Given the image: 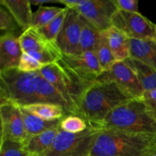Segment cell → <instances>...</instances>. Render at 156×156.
Segmentation results:
<instances>
[{"mask_svg":"<svg viewBox=\"0 0 156 156\" xmlns=\"http://www.w3.org/2000/svg\"><path fill=\"white\" fill-rule=\"evenodd\" d=\"M105 32L116 61L123 62L130 57V44L129 38L123 32L113 26Z\"/></svg>","mask_w":156,"mask_h":156,"instance_id":"e0dca14e","label":"cell"},{"mask_svg":"<svg viewBox=\"0 0 156 156\" xmlns=\"http://www.w3.org/2000/svg\"><path fill=\"white\" fill-rule=\"evenodd\" d=\"M62 59L78 77L91 85L102 74L103 69L95 52H84L77 55H62Z\"/></svg>","mask_w":156,"mask_h":156,"instance_id":"4fadbf2b","label":"cell"},{"mask_svg":"<svg viewBox=\"0 0 156 156\" xmlns=\"http://www.w3.org/2000/svg\"><path fill=\"white\" fill-rule=\"evenodd\" d=\"M59 127L62 130L71 133H79L83 132L88 125L82 117L77 115H69L62 119Z\"/></svg>","mask_w":156,"mask_h":156,"instance_id":"4316f807","label":"cell"},{"mask_svg":"<svg viewBox=\"0 0 156 156\" xmlns=\"http://www.w3.org/2000/svg\"><path fill=\"white\" fill-rule=\"evenodd\" d=\"M21 108H24L34 115L47 121L60 120L69 116L68 113L62 106L53 104L37 103Z\"/></svg>","mask_w":156,"mask_h":156,"instance_id":"44dd1931","label":"cell"},{"mask_svg":"<svg viewBox=\"0 0 156 156\" xmlns=\"http://www.w3.org/2000/svg\"><path fill=\"white\" fill-rule=\"evenodd\" d=\"M155 41H156V27H155Z\"/></svg>","mask_w":156,"mask_h":156,"instance_id":"e575fe53","label":"cell"},{"mask_svg":"<svg viewBox=\"0 0 156 156\" xmlns=\"http://www.w3.org/2000/svg\"><path fill=\"white\" fill-rule=\"evenodd\" d=\"M66 13L67 8H65L63 11L59 13L54 19L52 20L48 24L37 29V30L49 41L56 43V38L62 28Z\"/></svg>","mask_w":156,"mask_h":156,"instance_id":"d4e9b609","label":"cell"},{"mask_svg":"<svg viewBox=\"0 0 156 156\" xmlns=\"http://www.w3.org/2000/svg\"><path fill=\"white\" fill-rule=\"evenodd\" d=\"M130 57L140 60L156 70V41L152 40L129 39Z\"/></svg>","mask_w":156,"mask_h":156,"instance_id":"9a60e30c","label":"cell"},{"mask_svg":"<svg viewBox=\"0 0 156 156\" xmlns=\"http://www.w3.org/2000/svg\"><path fill=\"white\" fill-rule=\"evenodd\" d=\"M124 62L137 75L145 91L156 89V70L133 58H128Z\"/></svg>","mask_w":156,"mask_h":156,"instance_id":"ffe728a7","label":"cell"},{"mask_svg":"<svg viewBox=\"0 0 156 156\" xmlns=\"http://www.w3.org/2000/svg\"><path fill=\"white\" fill-rule=\"evenodd\" d=\"M0 156H30L24 144L12 140H4L0 145Z\"/></svg>","mask_w":156,"mask_h":156,"instance_id":"83f0119b","label":"cell"},{"mask_svg":"<svg viewBox=\"0 0 156 156\" xmlns=\"http://www.w3.org/2000/svg\"><path fill=\"white\" fill-rule=\"evenodd\" d=\"M112 26L123 32L129 39H155L156 24L140 13L118 9L113 16Z\"/></svg>","mask_w":156,"mask_h":156,"instance_id":"ba28073f","label":"cell"},{"mask_svg":"<svg viewBox=\"0 0 156 156\" xmlns=\"http://www.w3.org/2000/svg\"><path fill=\"white\" fill-rule=\"evenodd\" d=\"M19 36L5 33L0 37V71L18 68L23 54Z\"/></svg>","mask_w":156,"mask_h":156,"instance_id":"5bb4252c","label":"cell"},{"mask_svg":"<svg viewBox=\"0 0 156 156\" xmlns=\"http://www.w3.org/2000/svg\"><path fill=\"white\" fill-rule=\"evenodd\" d=\"M149 156H156V149H155V150L154 151V152H152V153L151 154V155H149Z\"/></svg>","mask_w":156,"mask_h":156,"instance_id":"836d02e7","label":"cell"},{"mask_svg":"<svg viewBox=\"0 0 156 156\" xmlns=\"http://www.w3.org/2000/svg\"><path fill=\"white\" fill-rule=\"evenodd\" d=\"M82 18L77 10L67 8L63 24L56 41V46L62 55L70 56L82 53L80 47Z\"/></svg>","mask_w":156,"mask_h":156,"instance_id":"30bf717a","label":"cell"},{"mask_svg":"<svg viewBox=\"0 0 156 156\" xmlns=\"http://www.w3.org/2000/svg\"><path fill=\"white\" fill-rule=\"evenodd\" d=\"M118 9L129 12H139L138 0H114Z\"/></svg>","mask_w":156,"mask_h":156,"instance_id":"4dcf8cb0","label":"cell"},{"mask_svg":"<svg viewBox=\"0 0 156 156\" xmlns=\"http://www.w3.org/2000/svg\"><path fill=\"white\" fill-rule=\"evenodd\" d=\"M98 62L104 72L108 71L117 62L113 52L110 47L106 32L101 33L100 41L95 50Z\"/></svg>","mask_w":156,"mask_h":156,"instance_id":"603a6c76","label":"cell"},{"mask_svg":"<svg viewBox=\"0 0 156 156\" xmlns=\"http://www.w3.org/2000/svg\"><path fill=\"white\" fill-rule=\"evenodd\" d=\"M30 4L32 5H38L40 6H42L43 4H45V3H50V2H57L58 1H52V0H31L30 1Z\"/></svg>","mask_w":156,"mask_h":156,"instance_id":"d6a6232c","label":"cell"},{"mask_svg":"<svg viewBox=\"0 0 156 156\" xmlns=\"http://www.w3.org/2000/svg\"><path fill=\"white\" fill-rule=\"evenodd\" d=\"M38 72L60 93L68 104L72 115H77L84 94L91 85L81 80L62 59L44 66Z\"/></svg>","mask_w":156,"mask_h":156,"instance_id":"5b68a950","label":"cell"},{"mask_svg":"<svg viewBox=\"0 0 156 156\" xmlns=\"http://www.w3.org/2000/svg\"><path fill=\"white\" fill-rule=\"evenodd\" d=\"M63 9L57 7L40 6L39 9L33 13L30 27L39 29L44 27L61 13Z\"/></svg>","mask_w":156,"mask_h":156,"instance_id":"cb8c5ba5","label":"cell"},{"mask_svg":"<svg viewBox=\"0 0 156 156\" xmlns=\"http://www.w3.org/2000/svg\"><path fill=\"white\" fill-rule=\"evenodd\" d=\"M83 0H59L58 3H61L66 5V8L69 9H76L77 6L80 5Z\"/></svg>","mask_w":156,"mask_h":156,"instance_id":"1f68e13d","label":"cell"},{"mask_svg":"<svg viewBox=\"0 0 156 156\" xmlns=\"http://www.w3.org/2000/svg\"><path fill=\"white\" fill-rule=\"evenodd\" d=\"M1 142L12 140L24 144L28 139L20 107L11 102L0 103Z\"/></svg>","mask_w":156,"mask_h":156,"instance_id":"8fae6325","label":"cell"},{"mask_svg":"<svg viewBox=\"0 0 156 156\" xmlns=\"http://www.w3.org/2000/svg\"><path fill=\"white\" fill-rule=\"evenodd\" d=\"M0 5L5 6L12 14L22 31L30 27L33 13L30 1L27 0H1Z\"/></svg>","mask_w":156,"mask_h":156,"instance_id":"2e32d148","label":"cell"},{"mask_svg":"<svg viewBox=\"0 0 156 156\" xmlns=\"http://www.w3.org/2000/svg\"><path fill=\"white\" fill-rule=\"evenodd\" d=\"M19 41L23 52L44 66L58 62L62 57V53L56 43L49 41L37 29L34 27H30L23 32Z\"/></svg>","mask_w":156,"mask_h":156,"instance_id":"52a82bcc","label":"cell"},{"mask_svg":"<svg viewBox=\"0 0 156 156\" xmlns=\"http://www.w3.org/2000/svg\"><path fill=\"white\" fill-rule=\"evenodd\" d=\"M20 110L24 120V126L28 138L50 130L53 128L59 127L62 120V119H60V120L47 121L34 115L33 114L21 107H20Z\"/></svg>","mask_w":156,"mask_h":156,"instance_id":"d6986e66","label":"cell"},{"mask_svg":"<svg viewBox=\"0 0 156 156\" xmlns=\"http://www.w3.org/2000/svg\"><path fill=\"white\" fill-rule=\"evenodd\" d=\"M90 156H91V155H90Z\"/></svg>","mask_w":156,"mask_h":156,"instance_id":"d590c367","label":"cell"},{"mask_svg":"<svg viewBox=\"0 0 156 156\" xmlns=\"http://www.w3.org/2000/svg\"><path fill=\"white\" fill-rule=\"evenodd\" d=\"M43 66H44V65L38 62L37 59H35L34 58L30 56L27 53L23 52L18 69L22 72L30 73V72L38 71Z\"/></svg>","mask_w":156,"mask_h":156,"instance_id":"f1b7e54d","label":"cell"},{"mask_svg":"<svg viewBox=\"0 0 156 156\" xmlns=\"http://www.w3.org/2000/svg\"><path fill=\"white\" fill-rule=\"evenodd\" d=\"M96 81H113L132 99L140 100L145 92L137 75L124 61L116 62Z\"/></svg>","mask_w":156,"mask_h":156,"instance_id":"7c38bea8","label":"cell"},{"mask_svg":"<svg viewBox=\"0 0 156 156\" xmlns=\"http://www.w3.org/2000/svg\"><path fill=\"white\" fill-rule=\"evenodd\" d=\"M0 30L4 34L11 33L21 36L18 33H23L22 30L20 27L19 24L14 18L12 14L9 12L5 6H0Z\"/></svg>","mask_w":156,"mask_h":156,"instance_id":"484cf974","label":"cell"},{"mask_svg":"<svg viewBox=\"0 0 156 156\" xmlns=\"http://www.w3.org/2000/svg\"><path fill=\"white\" fill-rule=\"evenodd\" d=\"M101 33L93 24L82 18V31L80 37V47L82 53L95 52L100 41Z\"/></svg>","mask_w":156,"mask_h":156,"instance_id":"7402d4cb","label":"cell"},{"mask_svg":"<svg viewBox=\"0 0 156 156\" xmlns=\"http://www.w3.org/2000/svg\"><path fill=\"white\" fill-rule=\"evenodd\" d=\"M142 100L146 104L151 115L156 120V89L145 91Z\"/></svg>","mask_w":156,"mask_h":156,"instance_id":"f546056e","label":"cell"},{"mask_svg":"<svg viewBox=\"0 0 156 156\" xmlns=\"http://www.w3.org/2000/svg\"><path fill=\"white\" fill-rule=\"evenodd\" d=\"M60 127H56L38 135L29 137L24 146L30 156H42L53 144Z\"/></svg>","mask_w":156,"mask_h":156,"instance_id":"ac0fdd59","label":"cell"},{"mask_svg":"<svg viewBox=\"0 0 156 156\" xmlns=\"http://www.w3.org/2000/svg\"><path fill=\"white\" fill-rule=\"evenodd\" d=\"M75 9L101 32H104L112 27L113 16L118 8L114 0H83Z\"/></svg>","mask_w":156,"mask_h":156,"instance_id":"9c48e42d","label":"cell"},{"mask_svg":"<svg viewBox=\"0 0 156 156\" xmlns=\"http://www.w3.org/2000/svg\"><path fill=\"white\" fill-rule=\"evenodd\" d=\"M130 100L132 98L113 81H96L84 94L77 116L93 127L115 108Z\"/></svg>","mask_w":156,"mask_h":156,"instance_id":"7a4b0ae2","label":"cell"},{"mask_svg":"<svg viewBox=\"0 0 156 156\" xmlns=\"http://www.w3.org/2000/svg\"><path fill=\"white\" fill-rule=\"evenodd\" d=\"M100 131L91 126L79 133L60 129L52 146L42 156H90Z\"/></svg>","mask_w":156,"mask_h":156,"instance_id":"8992f818","label":"cell"},{"mask_svg":"<svg viewBox=\"0 0 156 156\" xmlns=\"http://www.w3.org/2000/svg\"><path fill=\"white\" fill-rule=\"evenodd\" d=\"M0 103L11 102L19 107L37 103L62 106L69 115V107L60 93L38 71L25 73L18 68L0 71Z\"/></svg>","mask_w":156,"mask_h":156,"instance_id":"6da1fadb","label":"cell"},{"mask_svg":"<svg viewBox=\"0 0 156 156\" xmlns=\"http://www.w3.org/2000/svg\"><path fill=\"white\" fill-rule=\"evenodd\" d=\"M156 149V136L101 129L91 156H149Z\"/></svg>","mask_w":156,"mask_h":156,"instance_id":"3957f363","label":"cell"},{"mask_svg":"<svg viewBox=\"0 0 156 156\" xmlns=\"http://www.w3.org/2000/svg\"><path fill=\"white\" fill-rule=\"evenodd\" d=\"M93 128L156 136V120L142 99H132L117 107Z\"/></svg>","mask_w":156,"mask_h":156,"instance_id":"277c9868","label":"cell"}]
</instances>
